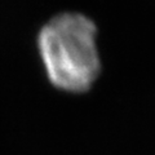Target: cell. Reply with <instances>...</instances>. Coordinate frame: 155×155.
I'll return each mask as SVG.
<instances>
[{"mask_svg":"<svg viewBox=\"0 0 155 155\" xmlns=\"http://www.w3.org/2000/svg\"><path fill=\"white\" fill-rule=\"evenodd\" d=\"M97 27L81 13H60L41 27L38 48L47 78L66 93L88 92L101 74Z\"/></svg>","mask_w":155,"mask_h":155,"instance_id":"1","label":"cell"}]
</instances>
